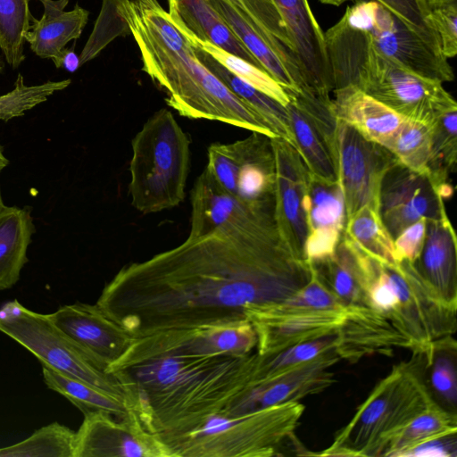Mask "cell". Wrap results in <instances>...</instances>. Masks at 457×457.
<instances>
[{"instance_id": "27", "label": "cell", "mask_w": 457, "mask_h": 457, "mask_svg": "<svg viewBox=\"0 0 457 457\" xmlns=\"http://www.w3.org/2000/svg\"><path fill=\"white\" fill-rule=\"evenodd\" d=\"M167 1L168 12L176 25L188 31L196 38L243 58L263 70L258 61L230 30L209 0Z\"/></svg>"}, {"instance_id": "30", "label": "cell", "mask_w": 457, "mask_h": 457, "mask_svg": "<svg viewBox=\"0 0 457 457\" xmlns=\"http://www.w3.org/2000/svg\"><path fill=\"white\" fill-rule=\"evenodd\" d=\"M190 42V41H189ZM199 61L236 96L250 104L268 123L273 133L294 145L286 107L234 75L196 46Z\"/></svg>"}, {"instance_id": "5", "label": "cell", "mask_w": 457, "mask_h": 457, "mask_svg": "<svg viewBox=\"0 0 457 457\" xmlns=\"http://www.w3.org/2000/svg\"><path fill=\"white\" fill-rule=\"evenodd\" d=\"M429 366L427 355L420 352H413L408 360L394 365L336 433L331 445L311 454L384 456L403 428L436 402L425 380Z\"/></svg>"}, {"instance_id": "13", "label": "cell", "mask_w": 457, "mask_h": 457, "mask_svg": "<svg viewBox=\"0 0 457 457\" xmlns=\"http://www.w3.org/2000/svg\"><path fill=\"white\" fill-rule=\"evenodd\" d=\"M333 156L345 196L346 217L365 205L379 208L382 181L397 163L393 154L337 120Z\"/></svg>"}, {"instance_id": "31", "label": "cell", "mask_w": 457, "mask_h": 457, "mask_svg": "<svg viewBox=\"0 0 457 457\" xmlns=\"http://www.w3.org/2000/svg\"><path fill=\"white\" fill-rule=\"evenodd\" d=\"M306 207L308 233L330 232L343 235L346 209L338 180H326L310 174Z\"/></svg>"}, {"instance_id": "18", "label": "cell", "mask_w": 457, "mask_h": 457, "mask_svg": "<svg viewBox=\"0 0 457 457\" xmlns=\"http://www.w3.org/2000/svg\"><path fill=\"white\" fill-rule=\"evenodd\" d=\"M270 140L276 170L274 219L277 230L285 245L304 260L310 173L294 145L278 137Z\"/></svg>"}, {"instance_id": "20", "label": "cell", "mask_w": 457, "mask_h": 457, "mask_svg": "<svg viewBox=\"0 0 457 457\" xmlns=\"http://www.w3.org/2000/svg\"><path fill=\"white\" fill-rule=\"evenodd\" d=\"M46 317L59 332L107 368L136 339L96 303L77 302L63 305Z\"/></svg>"}, {"instance_id": "7", "label": "cell", "mask_w": 457, "mask_h": 457, "mask_svg": "<svg viewBox=\"0 0 457 457\" xmlns=\"http://www.w3.org/2000/svg\"><path fill=\"white\" fill-rule=\"evenodd\" d=\"M305 407L299 401L239 416L218 413L196 430L161 440L172 457H270L291 438Z\"/></svg>"}, {"instance_id": "41", "label": "cell", "mask_w": 457, "mask_h": 457, "mask_svg": "<svg viewBox=\"0 0 457 457\" xmlns=\"http://www.w3.org/2000/svg\"><path fill=\"white\" fill-rule=\"evenodd\" d=\"M120 0H103L94 29L80 55V65L94 59L116 37L130 34L120 10Z\"/></svg>"}, {"instance_id": "25", "label": "cell", "mask_w": 457, "mask_h": 457, "mask_svg": "<svg viewBox=\"0 0 457 457\" xmlns=\"http://www.w3.org/2000/svg\"><path fill=\"white\" fill-rule=\"evenodd\" d=\"M457 240L453 227L445 216L427 220L425 244L415 262L437 293L457 306Z\"/></svg>"}, {"instance_id": "4", "label": "cell", "mask_w": 457, "mask_h": 457, "mask_svg": "<svg viewBox=\"0 0 457 457\" xmlns=\"http://www.w3.org/2000/svg\"><path fill=\"white\" fill-rule=\"evenodd\" d=\"M324 36L333 90L354 86L404 118L428 125L457 110L455 100L442 82L384 56L342 18Z\"/></svg>"}, {"instance_id": "46", "label": "cell", "mask_w": 457, "mask_h": 457, "mask_svg": "<svg viewBox=\"0 0 457 457\" xmlns=\"http://www.w3.org/2000/svg\"><path fill=\"white\" fill-rule=\"evenodd\" d=\"M431 385L436 394L452 406L457 402L456 369L451 356L440 355L431 364Z\"/></svg>"}, {"instance_id": "8", "label": "cell", "mask_w": 457, "mask_h": 457, "mask_svg": "<svg viewBox=\"0 0 457 457\" xmlns=\"http://www.w3.org/2000/svg\"><path fill=\"white\" fill-rule=\"evenodd\" d=\"M2 310L5 313L0 319V331L33 353L41 364L120 398L129 406L128 391L119 376L59 332L46 314L34 312L17 300Z\"/></svg>"}, {"instance_id": "12", "label": "cell", "mask_w": 457, "mask_h": 457, "mask_svg": "<svg viewBox=\"0 0 457 457\" xmlns=\"http://www.w3.org/2000/svg\"><path fill=\"white\" fill-rule=\"evenodd\" d=\"M257 336L248 320L191 330H166L137 337L124 354L108 366L113 372L163 356L209 357L252 353Z\"/></svg>"}, {"instance_id": "10", "label": "cell", "mask_w": 457, "mask_h": 457, "mask_svg": "<svg viewBox=\"0 0 457 457\" xmlns=\"http://www.w3.org/2000/svg\"><path fill=\"white\" fill-rule=\"evenodd\" d=\"M341 18L384 56L420 76L442 83L453 80L447 59L379 2L359 0Z\"/></svg>"}, {"instance_id": "37", "label": "cell", "mask_w": 457, "mask_h": 457, "mask_svg": "<svg viewBox=\"0 0 457 457\" xmlns=\"http://www.w3.org/2000/svg\"><path fill=\"white\" fill-rule=\"evenodd\" d=\"M433 125L405 119L389 144L396 162L418 173H429Z\"/></svg>"}, {"instance_id": "38", "label": "cell", "mask_w": 457, "mask_h": 457, "mask_svg": "<svg viewBox=\"0 0 457 457\" xmlns=\"http://www.w3.org/2000/svg\"><path fill=\"white\" fill-rule=\"evenodd\" d=\"M29 2L0 0V50L12 69L25 60L24 34L29 30L33 17Z\"/></svg>"}, {"instance_id": "36", "label": "cell", "mask_w": 457, "mask_h": 457, "mask_svg": "<svg viewBox=\"0 0 457 457\" xmlns=\"http://www.w3.org/2000/svg\"><path fill=\"white\" fill-rule=\"evenodd\" d=\"M74 436L75 431L53 422L20 443L0 448V457H73Z\"/></svg>"}, {"instance_id": "9", "label": "cell", "mask_w": 457, "mask_h": 457, "mask_svg": "<svg viewBox=\"0 0 457 457\" xmlns=\"http://www.w3.org/2000/svg\"><path fill=\"white\" fill-rule=\"evenodd\" d=\"M209 2L243 46L288 96L314 93L304 80L287 31L272 0Z\"/></svg>"}, {"instance_id": "11", "label": "cell", "mask_w": 457, "mask_h": 457, "mask_svg": "<svg viewBox=\"0 0 457 457\" xmlns=\"http://www.w3.org/2000/svg\"><path fill=\"white\" fill-rule=\"evenodd\" d=\"M270 139L253 132L230 144H212L206 169L228 193L253 210L274 217L276 170Z\"/></svg>"}, {"instance_id": "48", "label": "cell", "mask_w": 457, "mask_h": 457, "mask_svg": "<svg viewBox=\"0 0 457 457\" xmlns=\"http://www.w3.org/2000/svg\"><path fill=\"white\" fill-rule=\"evenodd\" d=\"M54 63L56 68H63L71 73L75 72L81 66L79 56L73 48H63Z\"/></svg>"}, {"instance_id": "52", "label": "cell", "mask_w": 457, "mask_h": 457, "mask_svg": "<svg viewBox=\"0 0 457 457\" xmlns=\"http://www.w3.org/2000/svg\"><path fill=\"white\" fill-rule=\"evenodd\" d=\"M4 69V62L2 59V57H0V73L3 72Z\"/></svg>"}, {"instance_id": "1", "label": "cell", "mask_w": 457, "mask_h": 457, "mask_svg": "<svg viewBox=\"0 0 457 457\" xmlns=\"http://www.w3.org/2000/svg\"><path fill=\"white\" fill-rule=\"evenodd\" d=\"M310 275L278 235L213 232L123 266L96 303L137 338L247 320L248 308L288 298Z\"/></svg>"}, {"instance_id": "22", "label": "cell", "mask_w": 457, "mask_h": 457, "mask_svg": "<svg viewBox=\"0 0 457 457\" xmlns=\"http://www.w3.org/2000/svg\"><path fill=\"white\" fill-rule=\"evenodd\" d=\"M395 348L411 351L409 341L378 311L348 306L344 322L335 335L334 350L340 359L356 362L378 353L392 355Z\"/></svg>"}, {"instance_id": "51", "label": "cell", "mask_w": 457, "mask_h": 457, "mask_svg": "<svg viewBox=\"0 0 457 457\" xmlns=\"http://www.w3.org/2000/svg\"><path fill=\"white\" fill-rule=\"evenodd\" d=\"M1 172V170H0ZM6 207V205L4 204L2 194H1V187H0V211L4 210Z\"/></svg>"}, {"instance_id": "15", "label": "cell", "mask_w": 457, "mask_h": 457, "mask_svg": "<svg viewBox=\"0 0 457 457\" xmlns=\"http://www.w3.org/2000/svg\"><path fill=\"white\" fill-rule=\"evenodd\" d=\"M453 194L450 183L438 185L429 173H418L395 163L385 175L379 196L381 218L395 238L416 220L446 216L444 200Z\"/></svg>"}, {"instance_id": "2", "label": "cell", "mask_w": 457, "mask_h": 457, "mask_svg": "<svg viewBox=\"0 0 457 457\" xmlns=\"http://www.w3.org/2000/svg\"><path fill=\"white\" fill-rule=\"evenodd\" d=\"M262 355L163 356L123 370L134 384V411L160 440L190 433L258 380ZM119 371V370H117Z\"/></svg>"}, {"instance_id": "16", "label": "cell", "mask_w": 457, "mask_h": 457, "mask_svg": "<svg viewBox=\"0 0 457 457\" xmlns=\"http://www.w3.org/2000/svg\"><path fill=\"white\" fill-rule=\"evenodd\" d=\"M115 419L104 411L84 413L75 432L73 457H172L134 411L122 420Z\"/></svg>"}, {"instance_id": "44", "label": "cell", "mask_w": 457, "mask_h": 457, "mask_svg": "<svg viewBox=\"0 0 457 457\" xmlns=\"http://www.w3.org/2000/svg\"><path fill=\"white\" fill-rule=\"evenodd\" d=\"M404 21L436 52L441 53L436 33L427 21L424 0H376Z\"/></svg>"}, {"instance_id": "17", "label": "cell", "mask_w": 457, "mask_h": 457, "mask_svg": "<svg viewBox=\"0 0 457 457\" xmlns=\"http://www.w3.org/2000/svg\"><path fill=\"white\" fill-rule=\"evenodd\" d=\"M189 237L213 232L278 234L274 217L258 212L224 190L205 168L191 192Z\"/></svg>"}, {"instance_id": "19", "label": "cell", "mask_w": 457, "mask_h": 457, "mask_svg": "<svg viewBox=\"0 0 457 457\" xmlns=\"http://www.w3.org/2000/svg\"><path fill=\"white\" fill-rule=\"evenodd\" d=\"M339 360L332 348L306 362L263 378L220 413L239 416L321 393L336 382L334 373L328 369Z\"/></svg>"}, {"instance_id": "29", "label": "cell", "mask_w": 457, "mask_h": 457, "mask_svg": "<svg viewBox=\"0 0 457 457\" xmlns=\"http://www.w3.org/2000/svg\"><path fill=\"white\" fill-rule=\"evenodd\" d=\"M285 107L294 146L309 173L326 180H337L332 147L324 134L294 103Z\"/></svg>"}, {"instance_id": "34", "label": "cell", "mask_w": 457, "mask_h": 457, "mask_svg": "<svg viewBox=\"0 0 457 457\" xmlns=\"http://www.w3.org/2000/svg\"><path fill=\"white\" fill-rule=\"evenodd\" d=\"M454 412L442 408L436 402L414 418L389 444L385 455L401 457L410 448L423 442L456 435Z\"/></svg>"}, {"instance_id": "6", "label": "cell", "mask_w": 457, "mask_h": 457, "mask_svg": "<svg viewBox=\"0 0 457 457\" xmlns=\"http://www.w3.org/2000/svg\"><path fill=\"white\" fill-rule=\"evenodd\" d=\"M129 193L142 213L179 205L185 197L190 166V139L171 112L161 109L131 142Z\"/></svg>"}, {"instance_id": "50", "label": "cell", "mask_w": 457, "mask_h": 457, "mask_svg": "<svg viewBox=\"0 0 457 457\" xmlns=\"http://www.w3.org/2000/svg\"><path fill=\"white\" fill-rule=\"evenodd\" d=\"M321 4H329V5H334V6H339L341 5L343 3L348 1V0H319Z\"/></svg>"}, {"instance_id": "23", "label": "cell", "mask_w": 457, "mask_h": 457, "mask_svg": "<svg viewBox=\"0 0 457 457\" xmlns=\"http://www.w3.org/2000/svg\"><path fill=\"white\" fill-rule=\"evenodd\" d=\"M333 92L332 107L337 119L365 139L387 149L406 118L354 86L348 85Z\"/></svg>"}, {"instance_id": "14", "label": "cell", "mask_w": 457, "mask_h": 457, "mask_svg": "<svg viewBox=\"0 0 457 457\" xmlns=\"http://www.w3.org/2000/svg\"><path fill=\"white\" fill-rule=\"evenodd\" d=\"M347 313L341 310H319L291 303L287 299L245 311L257 336L256 352L270 355L292 345L336 335Z\"/></svg>"}, {"instance_id": "47", "label": "cell", "mask_w": 457, "mask_h": 457, "mask_svg": "<svg viewBox=\"0 0 457 457\" xmlns=\"http://www.w3.org/2000/svg\"><path fill=\"white\" fill-rule=\"evenodd\" d=\"M456 435L438 437L417 445L401 457H456Z\"/></svg>"}, {"instance_id": "33", "label": "cell", "mask_w": 457, "mask_h": 457, "mask_svg": "<svg viewBox=\"0 0 457 457\" xmlns=\"http://www.w3.org/2000/svg\"><path fill=\"white\" fill-rule=\"evenodd\" d=\"M42 373L47 387L64 396L83 414L91 411H104L122 420L131 411L123 400L44 364Z\"/></svg>"}, {"instance_id": "45", "label": "cell", "mask_w": 457, "mask_h": 457, "mask_svg": "<svg viewBox=\"0 0 457 457\" xmlns=\"http://www.w3.org/2000/svg\"><path fill=\"white\" fill-rule=\"evenodd\" d=\"M427 219L421 218L404 228L395 238L396 261L412 263L419 260L426 239Z\"/></svg>"}, {"instance_id": "42", "label": "cell", "mask_w": 457, "mask_h": 457, "mask_svg": "<svg viewBox=\"0 0 457 457\" xmlns=\"http://www.w3.org/2000/svg\"><path fill=\"white\" fill-rule=\"evenodd\" d=\"M334 345L335 335L326 336L292 345L270 355H262L259 378L256 382L306 362L334 348Z\"/></svg>"}, {"instance_id": "26", "label": "cell", "mask_w": 457, "mask_h": 457, "mask_svg": "<svg viewBox=\"0 0 457 457\" xmlns=\"http://www.w3.org/2000/svg\"><path fill=\"white\" fill-rule=\"evenodd\" d=\"M38 1L44 8L42 17L39 20L32 17L24 39L36 55L54 62L70 41L80 37L89 12L78 4L71 11H65L69 0Z\"/></svg>"}, {"instance_id": "32", "label": "cell", "mask_w": 457, "mask_h": 457, "mask_svg": "<svg viewBox=\"0 0 457 457\" xmlns=\"http://www.w3.org/2000/svg\"><path fill=\"white\" fill-rule=\"evenodd\" d=\"M343 237L379 262L395 264L394 238L379 208L365 205L346 217Z\"/></svg>"}, {"instance_id": "28", "label": "cell", "mask_w": 457, "mask_h": 457, "mask_svg": "<svg viewBox=\"0 0 457 457\" xmlns=\"http://www.w3.org/2000/svg\"><path fill=\"white\" fill-rule=\"evenodd\" d=\"M36 232L29 208L0 211V291L12 287L28 262L27 251Z\"/></svg>"}, {"instance_id": "40", "label": "cell", "mask_w": 457, "mask_h": 457, "mask_svg": "<svg viewBox=\"0 0 457 457\" xmlns=\"http://www.w3.org/2000/svg\"><path fill=\"white\" fill-rule=\"evenodd\" d=\"M71 83V80L68 79L27 86L23 76L19 73L13 89L0 96V120L8 121L23 116L25 112L46 102L50 96L65 89Z\"/></svg>"}, {"instance_id": "49", "label": "cell", "mask_w": 457, "mask_h": 457, "mask_svg": "<svg viewBox=\"0 0 457 457\" xmlns=\"http://www.w3.org/2000/svg\"><path fill=\"white\" fill-rule=\"evenodd\" d=\"M9 164V160L4 154V149L0 145V170H2Z\"/></svg>"}, {"instance_id": "24", "label": "cell", "mask_w": 457, "mask_h": 457, "mask_svg": "<svg viewBox=\"0 0 457 457\" xmlns=\"http://www.w3.org/2000/svg\"><path fill=\"white\" fill-rule=\"evenodd\" d=\"M377 260L344 237L334 256L312 264L346 306H367V292Z\"/></svg>"}, {"instance_id": "35", "label": "cell", "mask_w": 457, "mask_h": 457, "mask_svg": "<svg viewBox=\"0 0 457 457\" xmlns=\"http://www.w3.org/2000/svg\"><path fill=\"white\" fill-rule=\"evenodd\" d=\"M176 26L187 37L191 44L205 51L237 77L274 99L283 106H286L291 102L290 96L286 89L263 70L243 58L232 54L208 42L202 41L181 27Z\"/></svg>"}, {"instance_id": "3", "label": "cell", "mask_w": 457, "mask_h": 457, "mask_svg": "<svg viewBox=\"0 0 457 457\" xmlns=\"http://www.w3.org/2000/svg\"><path fill=\"white\" fill-rule=\"evenodd\" d=\"M120 10L139 49L142 70L179 115L277 137L250 104L199 61L195 47L157 0H120Z\"/></svg>"}, {"instance_id": "21", "label": "cell", "mask_w": 457, "mask_h": 457, "mask_svg": "<svg viewBox=\"0 0 457 457\" xmlns=\"http://www.w3.org/2000/svg\"><path fill=\"white\" fill-rule=\"evenodd\" d=\"M282 18L304 80L320 96L330 98L334 89L324 32L308 0H272Z\"/></svg>"}, {"instance_id": "39", "label": "cell", "mask_w": 457, "mask_h": 457, "mask_svg": "<svg viewBox=\"0 0 457 457\" xmlns=\"http://www.w3.org/2000/svg\"><path fill=\"white\" fill-rule=\"evenodd\" d=\"M457 161V110L441 115L432 129L428 171L438 184L449 183Z\"/></svg>"}, {"instance_id": "43", "label": "cell", "mask_w": 457, "mask_h": 457, "mask_svg": "<svg viewBox=\"0 0 457 457\" xmlns=\"http://www.w3.org/2000/svg\"><path fill=\"white\" fill-rule=\"evenodd\" d=\"M427 21L439 38L441 52L448 59L457 54V0H424Z\"/></svg>"}]
</instances>
